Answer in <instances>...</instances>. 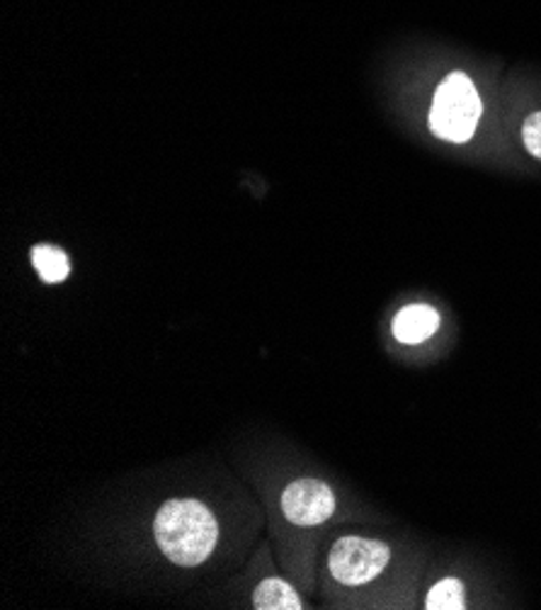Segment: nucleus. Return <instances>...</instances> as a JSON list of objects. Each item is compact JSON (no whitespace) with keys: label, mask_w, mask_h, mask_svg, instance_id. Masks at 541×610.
I'll list each match as a JSON object with an SVG mask.
<instances>
[{"label":"nucleus","mask_w":541,"mask_h":610,"mask_svg":"<svg viewBox=\"0 0 541 610\" xmlns=\"http://www.w3.org/2000/svg\"><path fill=\"white\" fill-rule=\"evenodd\" d=\"M153 533L170 562L197 567L211 555L219 528L214 513L204 504L195 499H172L163 504L153 523Z\"/></svg>","instance_id":"1"},{"label":"nucleus","mask_w":541,"mask_h":610,"mask_svg":"<svg viewBox=\"0 0 541 610\" xmlns=\"http://www.w3.org/2000/svg\"><path fill=\"white\" fill-rule=\"evenodd\" d=\"M484 115V103L476 86L466 74H449L435 90L430 107V129L440 139L464 144L474 137L478 119Z\"/></svg>","instance_id":"2"},{"label":"nucleus","mask_w":541,"mask_h":610,"mask_svg":"<svg viewBox=\"0 0 541 610\" xmlns=\"http://www.w3.org/2000/svg\"><path fill=\"white\" fill-rule=\"evenodd\" d=\"M389 557L391 550L386 543L347 535L333 545L329 567L340 584L362 586L384 572V567L389 564Z\"/></svg>","instance_id":"3"},{"label":"nucleus","mask_w":541,"mask_h":610,"mask_svg":"<svg viewBox=\"0 0 541 610\" xmlns=\"http://www.w3.org/2000/svg\"><path fill=\"white\" fill-rule=\"evenodd\" d=\"M282 511L294 525H319L333 516L335 496L329 484L304 476L284 490Z\"/></svg>","instance_id":"4"},{"label":"nucleus","mask_w":541,"mask_h":610,"mask_svg":"<svg viewBox=\"0 0 541 610\" xmlns=\"http://www.w3.org/2000/svg\"><path fill=\"white\" fill-rule=\"evenodd\" d=\"M437 329H440V314L430 304H411L398 312L394 319V335L408 345L427 341Z\"/></svg>","instance_id":"5"},{"label":"nucleus","mask_w":541,"mask_h":610,"mask_svg":"<svg viewBox=\"0 0 541 610\" xmlns=\"http://www.w3.org/2000/svg\"><path fill=\"white\" fill-rule=\"evenodd\" d=\"M253 606L258 610H301V598L296 596L294 588L282 582V579H265V582L255 588Z\"/></svg>","instance_id":"6"},{"label":"nucleus","mask_w":541,"mask_h":610,"mask_svg":"<svg viewBox=\"0 0 541 610\" xmlns=\"http://www.w3.org/2000/svg\"><path fill=\"white\" fill-rule=\"evenodd\" d=\"M33 263L39 272V278L49 284L64 282L70 272L68 256L56 246H49V243H39L33 249Z\"/></svg>","instance_id":"7"},{"label":"nucleus","mask_w":541,"mask_h":610,"mask_svg":"<svg viewBox=\"0 0 541 610\" xmlns=\"http://www.w3.org/2000/svg\"><path fill=\"white\" fill-rule=\"evenodd\" d=\"M427 610H464V584L459 579H442L427 594Z\"/></svg>","instance_id":"8"},{"label":"nucleus","mask_w":541,"mask_h":610,"mask_svg":"<svg viewBox=\"0 0 541 610\" xmlns=\"http://www.w3.org/2000/svg\"><path fill=\"white\" fill-rule=\"evenodd\" d=\"M523 141L529 154L541 158V112H534V115L527 117L523 127Z\"/></svg>","instance_id":"9"}]
</instances>
